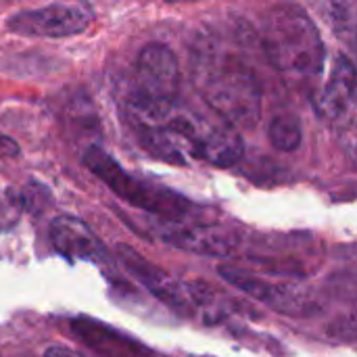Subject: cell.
<instances>
[{"label": "cell", "mask_w": 357, "mask_h": 357, "mask_svg": "<svg viewBox=\"0 0 357 357\" xmlns=\"http://www.w3.org/2000/svg\"><path fill=\"white\" fill-rule=\"evenodd\" d=\"M266 59L284 73L312 77L324 67L326 46L314 19L297 4H278L264 19Z\"/></svg>", "instance_id": "obj_1"}, {"label": "cell", "mask_w": 357, "mask_h": 357, "mask_svg": "<svg viewBox=\"0 0 357 357\" xmlns=\"http://www.w3.org/2000/svg\"><path fill=\"white\" fill-rule=\"evenodd\" d=\"M199 90L218 117L236 130H251L261 117V88L243 61L224 56L207 59L199 67Z\"/></svg>", "instance_id": "obj_2"}, {"label": "cell", "mask_w": 357, "mask_h": 357, "mask_svg": "<svg viewBox=\"0 0 357 357\" xmlns=\"http://www.w3.org/2000/svg\"><path fill=\"white\" fill-rule=\"evenodd\" d=\"M178 92L180 67L174 50L163 42L142 46L128 94V119L149 121L163 117L176 107Z\"/></svg>", "instance_id": "obj_3"}, {"label": "cell", "mask_w": 357, "mask_h": 357, "mask_svg": "<svg viewBox=\"0 0 357 357\" xmlns=\"http://www.w3.org/2000/svg\"><path fill=\"white\" fill-rule=\"evenodd\" d=\"M84 165L105 182L121 201L128 205L153 213L163 220H190L197 213V207L186 197L169 190L161 184L142 180L126 172L107 151L100 146H90L84 151Z\"/></svg>", "instance_id": "obj_4"}, {"label": "cell", "mask_w": 357, "mask_h": 357, "mask_svg": "<svg viewBox=\"0 0 357 357\" xmlns=\"http://www.w3.org/2000/svg\"><path fill=\"white\" fill-rule=\"evenodd\" d=\"M132 126L149 155L174 165H186L188 161L197 159L199 144L207 128L205 121H199L192 115L178 111L176 107L163 117L132 121Z\"/></svg>", "instance_id": "obj_5"}, {"label": "cell", "mask_w": 357, "mask_h": 357, "mask_svg": "<svg viewBox=\"0 0 357 357\" xmlns=\"http://www.w3.org/2000/svg\"><path fill=\"white\" fill-rule=\"evenodd\" d=\"M220 276L238 289L241 293L257 299L259 303L268 305L270 310L293 316V318H307L320 312L318 299L303 287L295 282H280V280H270L261 278L253 272H247L236 266H220L218 268Z\"/></svg>", "instance_id": "obj_6"}, {"label": "cell", "mask_w": 357, "mask_h": 357, "mask_svg": "<svg viewBox=\"0 0 357 357\" xmlns=\"http://www.w3.org/2000/svg\"><path fill=\"white\" fill-rule=\"evenodd\" d=\"M155 238L180 251L203 257H228L241 247V236L228 226L199 224L190 220H155L151 222Z\"/></svg>", "instance_id": "obj_7"}, {"label": "cell", "mask_w": 357, "mask_h": 357, "mask_svg": "<svg viewBox=\"0 0 357 357\" xmlns=\"http://www.w3.org/2000/svg\"><path fill=\"white\" fill-rule=\"evenodd\" d=\"M92 21V13L84 4L52 2L48 6L15 13L6 27L17 36L29 38H69L82 33Z\"/></svg>", "instance_id": "obj_8"}, {"label": "cell", "mask_w": 357, "mask_h": 357, "mask_svg": "<svg viewBox=\"0 0 357 357\" xmlns=\"http://www.w3.org/2000/svg\"><path fill=\"white\" fill-rule=\"evenodd\" d=\"M356 65L347 54H339L331 69V75L322 88L312 96L314 109L320 119L328 123H343L354 109L356 100Z\"/></svg>", "instance_id": "obj_9"}, {"label": "cell", "mask_w": 357, "mask_h": 357, "mask_svg": "<svg viewBox=\"0 0 357 357\" xmlns=\"http://www.w3.org/2000/svg\"><path fill=\"white\" fill-rule=\"evenodd\" d=\"M117 255L123 264V268L149 291L153 293L159 301H163L165 305L178 310V312H186L192 303L186 295L184 284H180L178 280H174L165 270L157 268L155 264H151L146 257H142L138 251H134L132 247H117Z\"/></svg>", "instance_id": "obj_10"}, {"label": "cell", "mask_w": 357, "mask_h": 357, "mask_svg": "<svg viewBox=\"0 0 357 357\" xmlns=\"http://www.w3.org/2000/svg\"><path fill=\"white\" fill-rule=\"evenodd\" d=\"M50 243L59 255L71 261H105L107 249L86 222L73 215H59L50 224Z\"/></svg>", "instance_id": "obj_11"}, {"label": "cell", "mask_w": 357, "mask_h": 357, "mask_svg": "<svg viewBox=\"0 0 357 357\" xmlns=\"http://www.w3.org/2000/svg\"><path fill=\"white\" fill-rule=\"evenodd\" d=\"M245 144L236 128L224 123H207L201 144H199V161H207L215 167H232L243 157Z\"/></svg>", "instance_id": "obj_12"}, {"label": "cell", "mask_w": 357, "mask_h": 357, "mask_svg": "<svg viewBox=\"0 0 357 357\" xmlns=\"http://www.w3.org/2000/svg\"><path fill=\"white\" fill-rule=\"evenodd\" d=\"M268 134H270V142L274 144V149L284 151V153L297 151L301 140H303V130H301L299 119L295 115H289V113L276 115L270 121Z\"/></svg>", "instance_id": "obj_13"}, {"label": "cell", "mask_w": 357, "mask_h": 357, "mask_svg": "<svg viewBox=\"0 0 357 357\" xmlns=\"http://www.w3.org/2000/svg\"><path fill=\"white\" fill-rule=\"evenodd\" d=\"M316 6L339 38H351L354 6L349 0H316Z\"/></svg>", "instance_id": "obj_14"}, {"label": "cell", "mask_w": 357, "mask_h": 357, "mask_svg": "<svg viewBox=\"0 0 357 357\" xmlns=\"http://www.w3.org/2000/svg\"><path fill=\"white\" fill-rule=\"evenodd\" d=\"M21 213H23L21 197L10 188L0 186V232H6L13 226H17Z\"/></svg>", "instance_id": "obj_15"}, {"label": "cell", "mask_w": 357, "mask_h": 357, "mask_svg": "<svg viewBox=\"0 0 357 357\" xmlns=\"http://www.w3.org/2000/svg\"><path fill=\"white\" fill-rule=\"evenodd\" d=\"M0 157H19V144L2 134H0Z\"/></svg>", "instance_id": "obj_16"}, {"label": "cell", "mask_w": 357, "mask_h": 357, "mask_svg": "<svg viewBox=\"0 0 357 357\" xmlns=\"http://www.w3.org/2000/svg\"><path fill=\"white\" fill-rule=\"evenodd\" d=\"M46 357H84L82 354L73 351V349H67V347H50L46 351Z\"/></svg>", "instance_id": "obj_17"}, {"label": "cell", "mask_w": 357, "mask_h": 357, "mask_svg": "<svg viewBox=\"0 0 357 357\" xmlns=\"http://www.w3.org/2000/svg\"><path fill=\"white\" fill-rule=\"evenodd\" d=\"M165 2H197V0H165Z\"/></svg>", "instance_id": "obj_18"}]
</instances>
